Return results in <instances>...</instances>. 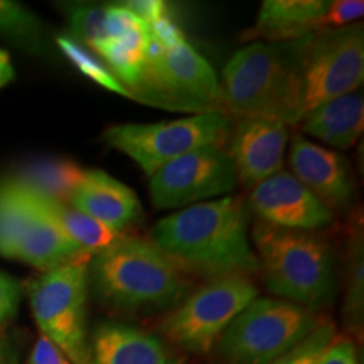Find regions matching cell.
<instances>
[{
	"label": "cell",
	"mask_w": 364,
	"mask_h": 364,
	"mask_svg": "<svg viewBox=\"0 0 364 364\" xmlns=\"http://www.w3.org/2000/svg\"><path fill=\"white\" fill-rule=\"evenodd\" d=\"M304 134L322 140L336 149H349L358 142L364 127L361 93L344 95L318 105L299 122Z\"/></svg>",
	"instance_id": "19"
},
{
	"label": "cell",
	"mask_w": 364,
	"mask_h": 364,
	"mask_svg": "<svg viewBox=\"0 0 364 364\" xmlns=\"http://www.w3.org/2000/svg\"><path fill=\"white\" fill-rule=\"evenodd\" d=\"M364 80V27L361 22L312 34L304 58L294 125L304 115L344 95Z\"/></svg>",
	"instance_id": "11"
},
{
	"label": "cell",
	"mask_w": 364,
	"mask_h": 364,
	"mask_svg": "<svg viewBox=\"0 0 364 364\" xmlns=\"http://www.w3.org/2000/svg\"><path fill=\"white\" fill-rule=\"evenodd\" d=\"M0 364H17L16 349L2 327H0Z\"/></svg>",
	"instance_id": "35"
},
{
	"label": "cell",
	"mask_w": 364,
	"mask_h": 364,
	"mask_svg": "<svg viewBox=\"0 0 364 364\" xmlns=\"http://www.w3.org/2000/svg\"><path fill=\"white\" fill-rule=\"evenodd\" d=\"M311 38L289 43L257 41L236 51L220 81L225 115L294 125L300 75Z\"/></svg>",
	"instance_id": "3"
},
{
	"label": "cell",
	"mask_w": 364,
	"mask_h": 364,
	"mask_svg": "<svg viewBox=\"0 0 364 364\" xmlns=\"http://www.w3.org/2000/svg\"><path fill=\"white\" fill-rule=\"evenodd\" d=\"M24 188L29 191L31 198L38 204L41 211L51 218L54 225L65 233L66 238L73 241L81 252L88 253L91 257L95 253L102 252L103 248L110 247L113 241H117L122 236L120 233L108 230L102 223L91 220L85 213L73 208L70 203L58 201V199L51 198V196L38 193V191L27 188V186H24Z\"/></svg>",
	"instance_id": "20"
},
{
	"label": "cell",
	"mask_w": 364,
	"mask_h": 364,
	"mask_svg": "<svg viewBox=\"0 0 364 364\" xmlns=\"http://www.w3.org/2000/svg\"><path fill=\"white\" fill-rule=\"evenodd\" d=\"M0 255L43 273L88 253L66 238L19 181L6 179L0 182Z\"/></svg>",
	"instance_id": "10"
},
{
	"label": "cell",
	"mask_w": 364,
	"mask_h": 364,
	"mask_svg": "<svg viewBox=\"0 0 364 364\" xmlns=\"http://www.w3.org/2000/svg\"><path fill=\"white\" fill-rule=\"evenodd\" d=\"M363 0H336V2H331L329 9L318 21V31L341 29V27L356 24L358 19L363 17Z\"/></svg>",
	"instance_id": "28"
},
{
	"label": "cell",
	"mask_w": 364,
	"mask_h": 364,
	"mask_svg": "<svg viewBox=\"0 0 364 364\" xmlns=\"http://www.w3.org/2000/svg\"><path fill=\"white\" fill-rule=\"evenodd\" d=\"M318 364H359L356 344L348 336H336Z\"/></svg>",
	"instance_id": "31"
},
{
	"label": "cell",
	"mask_w": 364,
	"mask_h": 364,
	"mask_svg": "<svg viewBox=\"0 0 364 364\" xmlns=\"http://www.w3.org/2000/svg\"><path fill=\"white\" fill-rule=\"evenodd\" d=\"M0 34L31 49L44 53V31L34 12L12 0H0Z\"/></svg>",
	"instance_id": "24"
},
{
	"label": "cell",
	"mask_w": 364,
	"mask_h": 364,
	"mask_svg": "<svg viewBox=\"0 0 364 364\" xmlns=\"http://www.w3.org/2000/svg\"><path fill=\"white\" fill-rule=\"evenodd\" d=\"M21 284L6 272H0V326L17 314L21 304Z\"/></svg>",
	"instance_id": "30"
},
{
	"label": "cell",
	"mask_w": 364,
	"mask_h": 364,
	"mask_svg": "<svg viewBox=\"0 0 364 364\" xmlns=\"http://www.w3.org/2000/svg\"><path fill=\"white\" fill-rule=\"evenodd\" d=\"M16 76V71H14L11 56L6 51L0 49V88L7 86Z\"/></svg>",
	"instance_id": "36"
},
{
	"label": "cell",
	"mask_w": 364,
	"mask_h": 364,
	"mask_svg": "<svg viewBox=\"0 0 364 364\" xmlns=\"http://www.w3.org/2000/svg\"><path fill=\"white\" fill-rule=\"evenodd\" d=\"M147 27L139 17H135L129 9L117 4V6H108L105 11V29H107L108 41H115L129 36L135 31Z\"/></svg>",
	"instance_id": "29"
},
{
	"label": "cell",
	"mask_w": 364,
	"mask_h": 364,
	"mask_svg": "<svg viewBox=\"0 0 364 364\" xmlns=\"http://www.w3.org/2000/svg\"><path fill=\"white\" fill-rule=\"evenodd\" d=\"M248 204L258 221L287 230L316 231L334 221L331 209L285 171L253 186Z\"/></svg>",
	"instance_id": "13"
},
{
	"label": "cell",
	"mask_w": 364,
	"mask_h": 364,
	"mask_svg": "<svg viewBox=\"0 0 364 364\" xmlns=\"http://www.w3.org/2000/svg\"><path fill=\"white\" fill-rule=\"evenodd\" d=\"M152 241L184 272L218 279L260 270L250 245L247 208L233 196L162 218L152 230Z\"/></svg>",
	"instance_id": "1"
},
{
	"label": "cell",
	"mask_w": 364,
	"mask_h": 364,
	"mask_svg": "<svg viewBox=\"0 0 364 364\" xmlns=\"http://www.w3.org/2000/svg\"><path fill=\"white\" fill-rule=\"evenodd\" d=\"M88 282L105 306L118 312L174 307L191 289L186 272L152 240L125 235L91 257Z\"/></svg>",
	"instance_id": "2"
},
{
	"label": "cell",
	"mask_w": 364,
	"mask_h": 364,
	"mask_svg": "<svg viewBox=\"0 0 364 364\" xmlns=\"http://www.w3.org/2000/svg\"><path fill=\"white\" fill-rule=\"evenodd\" d=\"M258 294V287L247 275L211 279L164 318L162 336L186 353H211L228 326Z\"/></svg>",
	"instance_id": "8"
},
{
	"label": "cell",
	"mask_w": 364,
	"mask_h": 364,
	"mask_svg": "<svg viewBox=\"0 0 364 364\" xmlns=\"http://www.w3.org/2000/svg\"><path fill=\"white\" fill-rule=\"evenodd\" d=\"M122 6L129 9L147 27L156 21L162 19V17L169 16V6L164 0H130V2H124Z\"/></svg>",
	"instance_id": "33"
},
{
	"label": "cell",
	"mask_w": 364,
	"mask_h": 364,
	"mask_svg": "<svg viewBox=\"0 0 364 364\" xmlns=\"http://www.w3.org/2000/svg\"><path fill=\"white\" fill-rule=\"evenodd\" d=\"M70 204L120 235L144 218L142 204L134 191L100 169L85 171Z\"/></svg>",
	"instance_id": "16"
},
{
	"label": "cell",
	"mask_w": 364,
	"mask_h": 364,
	"mask_svg": "<svg viewBox=\"0 0 364 364\" xmlns=\"http://www.w3.org/2000/svg\"><path fill=\"white\" fill-rule=\"evenodd\" d=\"M238 177L225 145L193 150L149 177L150 201L157 209L188 208L233 193Z\"/></svg>",
	"instance_id": "12"
},
{
	"label": "cell",
	"mask_w": 364,
	"mask_h": 364,
	"mask_svg": "<svg viewBox=\"0 0 364 364\" xmlns=\"http://www.w3.org/2000/svg\"><path fill=\"white\" fill-rule=\"evenodd\" d=\"M56 44L58 48L61 49V53L68 58V61H70L81 75H85L86 78H90L93 83L100 85L105 90L112 91V93L130 98L129 91H127L125 86L115 78V75L108 70V66L100 63L98 58H95L90 51H86L83 46L76 43L71 36H58Z\"/></svg>",
	"instance_id": "26"
},
{
	"label": "cell",
	"mask_w": 364,
	"mask_h": 364,
	"mask_svg": "<svg viewBox=\"0 0 364 364\" xmlns=\"http://www.w3.org/2000/svg\"><path fill=\"white\" fill-rule=\"evenodd\" d=\"M336 338V327L329 321H321L306 339L295 344L290 351L272 364H318L326 348Z\"/></svg>",
	"instance_id": "27"
},
{
	"label": "cell",
	"mask_w": 364,
	"mask_h": 364,
	"mask_svg": "<svg viewBox=\"0 0 364 364\" xmlns=\"http://www.w3.org/2000/svg\"><path fill=\"white\" fill-rule=\"evenodd\" d=\"M289 125L265 118H243L236 124L226 150L238 182L247 188L284 171Z\"/></svg>",
	"instance_id": "14"
},
{
	"label": "cell",
	"mask_w": 364,
	"mask_h": 364,
	"mask_svg": "<svg viewBox=\"0 0 364 364\" xmlns=\"http://www.w3.org/2000/svg\"><path fill=\"white\" fill-rule=\"evenodd\" d=\"M29 364H71L61 349L56 348L51 341L39 334L33 351L29 356Z\"/></svg>",
	"instance_id": "34"
},
{
	"label": "cell",
	"mask_w": 364,
	"mask_h": 364,
	"mask_svg": "<svg viewBox=\"0 0 364 364\" xmlns=\"http://www.w3.org/2000/svg\"><path fill=\"white\" fill-rule=\"evenodd\" d=\"M289 164L295 179L324 206L343 209L354 198V181L348 159L295 134L290 142Z\"/></svg>",
	"instance_id": "15"
},
{
	"label": "cell",
	"mask_w": 364,
	"mask_h": 364,
	"mask_svg": "<svg viewBox=\"0 0 364 364\" xmlns=\"http://www.w3.org/2000/svg\"><path fill=\"white\" fill-rule=\"evenodd\" d=\"M331 2L327 0H265L257 22L241 39L257 43H289L318 33Z\"/></svg>",
	"instance_id": "18"
},
{
	"label": "cell",
	"mask_w": 364,
	"mask_h": 364,
	"mask_svg": "<svg viewBox=\"0 0 364 364\" xmlns=\"http://www.w3.org/2000/svg\"><path fill=\"white\" fill-rule=\"evenodd\" d=\"M231 120L223 113H201L157 124H124L105 130L103 140L139 164L149 177L176 159L208 145H225Z\"/></svg>",
	"instance_id": "9"
},
{
	"label": "cell",
	"mask_w": 364,
	"mask_h": 364,
	"mask_svg": "<svg viewBox=\"0 0 364 364\" xmlns=\"http://www.w3.org/2000/svg\"><path fill=\"white\" fill-rule=\"evenodd\" d=\"M90 349L93 364H179L161 338L124 322H100Z\"/></svg>",
	"instance_id": "17"
},
{
	"label": "cell",
	"mask_w": 364,
	"mask_h": 364,
	"mask_svg": "<svg viewBox=\"0 0 364 364\" xmlns=\"http://www.w3.org/2000/svg\"><path fill=\"white\" fill-rule=\"evenodd\" d=\"M149 41V27H144L124 38L110 41L100 53V56L110 66L108 70L125 86L127 91L134 88L142 76Z\"/></svg>",
	"instance_id": "22"
},
{
	"label": "cell",
	"mask_w": 364,
	"mask_h": 364,
	"mask_svg": "<svg viewBox=\"0 0 364 364\" xmlns=\"http://www.w3.org/2000/svg\"><path fill=\"white\" fill-rule=\"evenodd\" d=\"M63 11L70 24L71 38L81 46H88L91 51L100 56V53L110 43L105 29L107 7L93 4H65Z\"/></svg>",
	"instance_id": "25"
},
{
	"label": "cell",
	"mask_w": 364,
	"mask_h": 364,
	"mask_svg": "<svg viewBox=\"0 0 364 364\" xmlns=\"http://www.w3.org/2000/svg\"><path fill=\"white\" fill-rule=\"evenodd\" d=\"M129 93L132 100L171 112L225 115L220 80L188 41L164 49L150 39L142 76Z\"/></svg>",
	"instance_id": "5"
},
{
	"label": "cell",
	"mask_w": 364,
	"mask_h": 364,
	"mask_svg": "<svg viewBox=\"0 0 364 364\" xmlns=\"http://www.w3.org/2000/svg\"><path fill=\"white\" fill-rule=\"evenodd\" d=\"M90 255L43 272L26 292L41 334L65 353L71 364H93L86 331Z\"/></svg>",
	"instance_id": "7"
},
{
	"label": "cell",
	"mask_w": 364,
	"mask_h": 364,
	"mask_svg": "<svg viewBox=\"0 0 364 364\" xmlns=\"http://www.w3.org/2000/svg\"><path fill=\"white\" fill-rule=\"evenodd\" d=\"M252 240L263 280L273 295L314 314L334 300L336 258L324 238L314 231L257 221Z\"/></svg>",
	"instance_id": "4"
},
{
	"label": "cell",
	"mask_w": 364,
	"mask_h": 364,
	"mask_svg": "<svg viewBox=\"0 0 364 364\" xmlns=\"http://www.w3.org/2000/svg\"><path fill=\"white\" fill-rule=\"evenodd\" d=\"M364 317V243L363 228L354 225L348 241V263H346V292L343 318L349 331L361 332Z\"/></svg>",
	"instance_id": "23"
},
{
	"label": "cell",
	"mask_w": 364,
	"mask_h": 364,
	"mask_svg": "<svg viewBox=\"0 0 364 364\" xmlns=\"http://www.w3.org/2000/svg\"><path fill=\"white\" fill-rule=\"evenodd\" d=\"M85 171L78 164L66 159H48L29 164L14 179L58 201L70 203L73 193L83 179Z\"/></svg>",
	"instance_id": "21"
},
{
	"label": "cell",
	"mask_w": 364,
	"mask_h": 364,
	"mask_svg": "<svg viewBox=\"0 0 364 364\" xmlns=\"http://www.w3.org/2000/svg\"><path fill=\"white\" fill-rule=\"evenodd\" d=\"M321 318L282 299L257 297L215 346L220 364H272L306 339Z\"/></svg>",
	"instance_id": "6"
},
{
	"label": "cell",
	"mask_w": 364,
	"mask_h": 364,
	"mask_svg": "<svg viewBox=\"0 0 364 364\" xmlns=\"http://www.w3.org/2000/svg\"><path fill=\"white\" fill-rule=\"evenodd\" d=\"M149 36L150 39L156 41L157 44H161L164 49H172L176 46L186 43L184 33L179 29V26L172 21L171 16L162 17L149 26Z\"/></svg>",
	"instance_id": "32"
}]
</instances>
